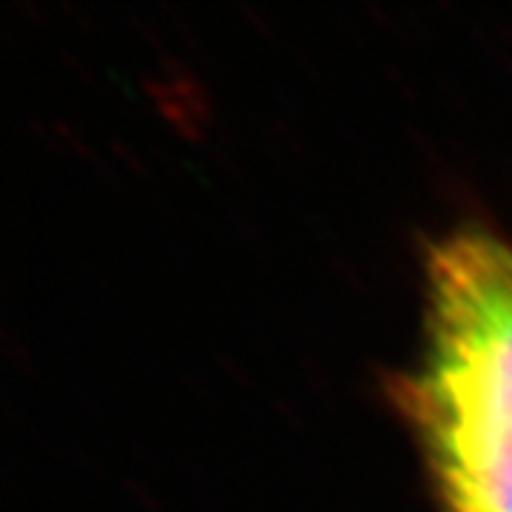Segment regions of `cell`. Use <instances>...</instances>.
<instances>
[{
	"mask_svg": "<svg viewBox=\"0 0 512 512\" xmlns=\"http://www.w3.org/2000/svg\"><path fill=\"white\" fill-rule=\"evenodd\" d=\"M413 416L450 512H512V248L464 231L430 256Z\"/></svg>",
	"mask_w": 512,
	"mask_h": 512,
	"instance_id": "obj_1",
	"label": "cell"
}]
</instances>
